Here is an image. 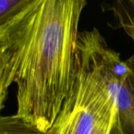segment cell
<instances>
[{
  "mask_svg": "<svg viewBox=\"0 0 134 134\" xmlns=\"http://www.w3.org/2000/svg\"><path fill=\"white\" fill-rule=\"evenodd\" d=\"M86 0H36L0 31L16 87V118L37 133L53 126L76 77Z\"/></svg>",
  "mask_w": 134,
  "mask_h": 134,
  "instance_id": "1",
  "label": "cell"
},
{
  "mask_svg": "<svg viewBox=\"0 0 134 134\" xmlns=\"http://www.w3.org/2000/svg\"><path fill=\"white\" fill-rule=\"evenodd\" d=\"M74 85L45 134H126L111 85L113 49L97 28L79 32Z\"/></svg>",
  "mask_w": 134,
  "mask_h": 134,
  "instance_id": "2",
  "label": "cell"
},
{
  "mask_svg": "<svg viewBox=\"0 0 134 134\" xmlns=\"http://www.w3.org/2000/svg\"><path fill=\"white\" fill-rule=\"evenodd\" d=\"M109 72L124 130L126 134H134V54L122 60L120 53L113 50Z\"/></svg>",
  "mask_w": 134,
  "mask_h": 134,
  "instance_id": "3",
  "label": "cell"
},
{
  "mask_svg": "<svg viewBox=\"0 0 134 134\" xmlns=\"http://www.w3.org/2000/svg\"><path fill=\"white\" fill-rule=\"evenodd\" d=\"M108 9L114 13L119 26L123 28L134 44V0H111Z\"/></svg>",
  "mask_w": 134,
  "mask_h": 134,
  "instance_id": "4",
  "label": "cell"
},
{
  "mask_svg": "<svg viewBox=\"0 0 134 134\" xmlns=\"http://www.w3.org/2000/svg\"><path fill=\"white\" fill-rule=\"evenodd\" d=\"M36 0H0V31Z\"/></svg>",
  "mask_w": 134,
  "mask_h": 134,
  "instance_id": "5",
  "label": "cell"
},
{
  "mask_svg": "<svg viewBox=\"0 0 134 134\" xmlns=\"http://www.w3.org/2000/svg\"><path fill=\"white\" fill-rule=\"evenodd\" d=\"M12 81L9 58L4 47L0 43V120L1 112L4 108L5 101L8 95V90Z\"/></svg>",
  "mask_w": 134,
  "mask_h": 134,
  "instance_id": "6",
  "label": "cell"
}]
</instances>
